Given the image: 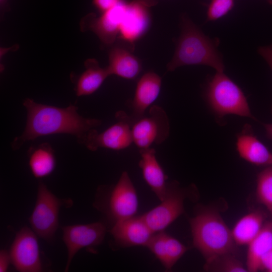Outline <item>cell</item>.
<instances>
[{"label": "cell", "instance_id": "6da1fadb", "mask_svg": "<svg viewBox=\"0 0 272 272\" xmlns=\"http://www.w3.org/2000/svg\"><path fill=\"white\" fill-rule=\"evenodd\" d=\"M23 104L27 111L26 124L23 133L12 143L14 150L28 141L54 134H72L82 144L87 133L101 124L99 119L80 115L78 107L73 104L60 108L38 103L28 98Z\"/></svg>", "mask_w": 272, "mask_h": 272}, {"label": "cell", "instance_id": "7a4b0ae2", "mask_svg": "<svg viewBox=\"0 0 272 272\" xmlns=\"http://www.w3.org/2000/svg\"><path fill=\"white\" fill-rule=\"evenodd\" d=\"M181 33L174 55L167 63L168 71L188 65H205L223 72L225 65L217 47L219 41L206 36L186 15L180 22Z\"/></svg>", "mask_w": 272, "mask_h": 272}, {"label": "cell", "instance_id": "3957f363", "mask_svg": "<svg viewBox=\"0 0 272 272\" xmlns=\"http://www.w3.org/2000/svg\"><path fill=\"white\" fill-rule=\"evenodd\" d=\"M193 246L204 257L206 265L235 249L231 231L216 211H199L189 220Z\"/></svg>", "mask_w": 272, "mask_h": 272}, {"label": "cell", "instance_id": "277c9868", "mask_svg": "<svg viewBox=\"0 0 272 272\" xmlns=\"http://www.w3.org/2000/svg\"><path fill=\"white\" fill-rule=\"evenodd\" d=\"M206 97L218 117L235 114L255 119L240 88L223 72H217L208 84Z\"/></svg>", "mask_w": 272, "mask_h": 272}, {"label": "cell", "instance_id": "5b68a950", "mask_svg": "<svg viewBox=\"0 0 272 272\" xmlns=\"http://www.w3.org/2000/svg\"><path fill=\"white\" fill-rule=\"evenodd\" d=\"M72 203L71 199L58 198L42 182H39L35 207L29 219L32 229L40 238L51 242L58 227L60 207H70Z\"/></svg>", "mask_w": 272, "mask_h": 272}, {"label": "cell", "instance_id": "8992f818", "mask_svg": "<svg viewBox=\"0 0 272 272\" xmlns=\"http://www.w3.org/2000/svg\"><path fill=\"white\" fill-rule=\"evenodd\" d=\"M133 143L139 151L159 145L168 137L170 124L168 116L160 106L153 105L148 115L135 121L131 126Z\"/></svg>", "mask_w": 272, "mask_h": 272}, {"label": "cell", "instance_id": "52a82bcc", "mask_svg": "<svg viewBox=\"0 0 272 272\" xmlns=\"http://www.w3.org/2000/svg\"><path fill=\"white\" fill-rule=\"evenodd\" d=\"M117 122L101 132L90 130L82 143L89 150L95 151L100 148L119 151L129 147L133 143L129 116L124 111H118L115 116Z\"/></svg>", "mask_w": 272, "mask_h": 272}, {"label": "cell", "instance_id": "ba28073f", "mask_svg": "<svg viewBox=\"0 0 272 272\" xmlns=\"http://www.w3.org/2000/svg\"><path fill=\"white\" fill-rule=\"evenodd\" d=\"M186 196L185 190L176 181L167 182L161 203L141 216L154 233L164 231L184 213Z\"/></svg>", "mask_w": 272, "mask_h": 272}, {"label": "cell", "instance_id": "9c48e42d", "mask_svg": "<svg viewBox=\"0 0 272 272\" xmlns=\"http://www.w3.org/2000/svg\"><path fill=\"white\" fill-rule=\"evenodd\" d=\"M37 235L27 227L16 234L11 245V262L20 272H40L43 270Z\"/></svg>", "mask_w": 272, "mask_h": 272}, {"label": "cell", "instance_id": "30bf717a", "mask_svg": "<svg viewBox=\"0 0 272 272\" xmlns=\"http://www.w3.org/2000/svg\"><path fill=\"white\" fill-rule=\"evenodd\" d=\"M62 240L67 250V259L64 271H67L76 254L83 248H92L103 241L106 231L105 225L100 222L88 224L63 226Z\"/></svg>", "mask_w": 272, "mask_h": 272}, {"label": "cell", "instance_id": "8fae6325", "mask_svg": "<svg viewBox=\"0 0 272 272\" xmlns=\"http://www.w3.org/2000/svg\"><path fill=\"white\" fill-rule=\"evenodd\" d=\"M107 213L114 223L134 216L139 206L135 188L128 173L123 171L108 198Z\"/></svg>", "mask_w": 272, "mask_h": 272}, {"label": "cell", "instance_id": "7c38bea8", "mask_svg": "<svg viewBox=\"0 0 272 272\" xmlns=\"http://www.w3.org/2000/svg\"><path fill=\"white\" fill-rule=\"evenodd\" d=\"M126 3L121 0L115 6L102 13L98 17L93 14L87 15L81 22L82 30L92 31L103 44L112 45L118 35Z\"/></svg>", "mask_w": 272, "mask_h": 272}, {"label": "cell", "instance_id": "4fadbf2b", "mask_svg": "<svg viewBox=\"0 0 272 272\" xmlns=\"http://www.w3.org/2000/svg\"><path fill=\"white\" fill-rule=\"evenodd\" d=\"M116 246H145L154 233L142 216H133L114 223L110 229Z\"/></svg>", "mask_w": 272, "mask_h": 272}, {"label": "cell", "instance_id": "5bb4252c", "mask_svg": "<svg viewBox=\"0 0 272 272\" xmlns=\"http://www.w3.org/2000/svg\"><path fill=\"white\" fill-rule=\"evenodd\" d=\"M148 8L138 0L126 3L118 36L132 47H134V42L146 33L150 26L151 17Z\"/></svg>", "mask_w": 272, "mask_h": 272}, {"label": "cell", "instance_id": "9a60e30c", "mask_svg": "<svg viewBox=\"0 0 272 272\" xmlns=\"http://www.w3.org/2000/svg\"><path fill=\"white\" fill-rule=\"evenodd\" d=\"M161 78L153 72L143 75L138 81L131 102L132 123L145 115L146 110L157 99L161 90Z\"/></svg>", "mask_w": 272, "mask_h": 272}, {"label": "cell", "instance_id": "2e32d148", "mask_svg": "<svg viewBox=\"0 0 272 272\" xmlns=\"http://www.w3.org/2000/svg\"><path fill=\"white\" fill-rule=\"evenodd\" d=\"M166 271L171 270L188 248L164 231L154 233L146 245Z\"/></svg>", "mask_w": 272, "mask_h": 272}, {"label": "cell", "instance_id": "e0dca14e", "mask_svg": "<svg viewBox=\"0 0 272 272\" xmlns=\"http://www.w3.org/2000/svg\"><path fill=\"white\" fill-rule=\"evenodd\" d=\"M236 148L240 156L256 166L272 165V153L253 133L251 127L245 125L238 135Z\"/></svg>", "mask_w": 272, "mask_h": 272}, {"label": "cell", "instance_id": "ac0fdd59", "mask_svg": "<svg viewBox=\"0 0 272 272\" xmlns=\"http://www.w3.org/2000/svg\"><path fill=\"white\" fill-rule=\"evenodd\" d=\"M139 151L141 159L139 165L143 178L161 201L165 195L167 176L157 159L154 149L150 148Z\"/></svg>", "mask_w": 272, "mask_h": 272}, {"label": "cell", "instance_id": "d6986e66", "mask_svg": "<svg viewBox=\"0 0 272 272\" xmlns=\"http://www.w3.org/2000/svg\"><path fill=\"white\" fill-rule=\"evenodd\" d=\"M110 75H116L127 80L136 78L142 71L140 59L128 50L119 46L112 47L108 52Z\"/></svg>", "mask_w": 272, "mask_h": 272}, {"label": "cell", "instance_id": "ffe728a7", "mask_svg": "<svg viewBox=\"0 0 272 272\" xmlns=\"http://www.w3.org/2000/svg\"><path fill=\"white\" fill-rule=\"evenodd\" d=\"M84 65L86 69L79 76L75 85V92L79 97L94 93L110 76L107 67H101L95 58L87 59Z\"/></svg>", "mask_w": 272, "mask_h": 272}, {"label": "cell", "instance_id": "44dd1931", "mask_svg": "<svg viewBox=\"0 0 272 272\" xmlns=\"http://www.w3.org/2000/svg\"><path fill=\"white\" fill-rule=\"evenodd\" d=\"M246 259L247 271L261 269L262 257L272 250V223L264 224L258 235L248 245Z\"/></svg>", "mask_w": 272, "mask_h": 272}, {"label": "cell", "instance_id": "7402d4cb", "mask_svg": "<svg viewBox=\"0 0 272 272\" xmlns=\"http://www.w3.org/2000/svg\"><path fill=\"white\" fill-rule=\"evenodd\" d=\"M264 217L259 212L248 213L240 218L231 230L236 245H248L258 235L263 224Z\"/></svg>", "mask_w": 272, "mask_h": 272}, {"label": "cell", "instance_id": "603a6c76", "mask_svg": "<svg viewBox=\"0 0 272 272\" xmlns=\"http://www.w3.org/2000/svg\"><path fill=\"white\" fill-rule=\"evenodd\" d=\"M55 158L51 146L42 144L30 150L29 164L33 175L37 178L50 174L55 167Z\"/></svg>", "mask_w": 272, "mask_h": 272}, {"label": "cell", "instance_id": "cb8c5ba5", "mask_svg": "<svg viewBox=\"0 0 272 272\" xmlns=\"http://www.w3.org/2000/svg\"><path fill=\"white\" fill-rule=\"evenodd\" d=\"M256 195L258 201L272 214V165L268 166L258 174Z\"/></svg>", "mask_w": 272, "mask_h": 272}, {"label": "cell", "instance_id": "d4e9b609", "mask_svg": "<svg viewBox=\"0 0 272 272\" xmlns=\"http://www.w3.org/2000/svg\"><path fill=\"white\" fill-rule=\"evenodd\" d=\"M228 254L222 256L212 263L206 265L213 270L223 272H245L247 271L243 264L236 258Z\"/></svg>", "mask_w": 272, "mask_h": 272}, {"label": "cell", "instance_id": "484cf974", "mask_svg": "<svg viewBox=\"0 0 272 272\" xmlns=\"http://www.w3.org/2000/svg\"><path fill=\"white\" fill-rule=\"evenodd\" d=\"M235 0H211L207 12V21H214L226 15L234 7Z\"/></svg>", "mask_w": 272, "mask_h": 272}, {"label": "cell", "instance_id": "4316f807", "mask_svg": "<svg viewBox=\"0 0 272 272\" xmlns=\"http://www.w3.org/2000/svg\"><path fill=\"white\" fill-rule=\"evenodd\" d=\"M121 0H92L94 6L103 13L117 5Z\"/></svg>", "mask_w": 272, "mask_h": 272}, {"label": "cell", "instance_id": "83f0119b", "mask_svg": "<svg viewBox=\"0 0 272 272\" xmlns=\"http://www.w3.org/2000/svg\"><path fill=\"white\" fill-rule=\"evenodd\" d=\"M258 52L265 59L272 71V44L259 47Z\"/></svg>", "mask_w": 272, "mask_h": 272}, {"label": "cell", "instance_id": "f1b7e54d", "mask_svg": "<svg viewBox=\"0 0 272 272\" xmlns=\"http://www.w3.org/2000/svg\"><path fill=\"white\" fill-rule=\"evenodd\" d=\"M11 262L10 253L5 249L0 251V272L7 271Z\"/></svg>", "mask_w": 272, "mask_h": 272}, {"label": "cell", "instance_id": "f546056e", "mask_svg": "<svg viewBox=\"0 0 272 272\" xmlns=\"http://www.w3.org/2000/svg\"><path fill=\"white\" fill-rule=\"evenodd\" d=\"M272 272V250L266 253L262 258L261 269Z\"/></svg>", "mask_w": 272, "mask_h": 272}, {"label": "cell", "instance_id": "4dcf8cb0", "mask_svg": "<svg viewBox=\"0 0 272 272\" xmlns=\"http://www.w3.org/2000/svg\"><path fill=\"white\" fill-rule=\"evenodd\" d=\"M263 126L265 129L266 136L268 139L272 140V123L264 124Z\"/></svg>", "mask_w": 272, "mask_h": 272}, {"label": "cell", "instance_id": "1f68e13d", "mask_svg": "<svg viewBox=\"0 0 272 272\" xmlns=\"http://www.w3.org/2000/svg\"><path fill=\"white\" fill-rule=\"evenodd\" d=\"M138 1L148 7L154 6L157 3V0H138Z\"/></svg>", "mask_w": 272, "mask_h": 272}, {"label": "cell", "instance_id": "d6a6232c", "mask_svg": "<svg viewBox=\"0 0 272 272\" xmlns=\"http://www.w3.org/2000/svg\"><path fill=\"white\" fill-rule=\"evenodd\" d=\"M7 0H0V5L1 7H3L7 3Z\"/></svg>", "mask_w": 272, "mask_h": 272}, {"label": "cell", "instance_id": "836d02e7", "mask_svg": "<svg viewBox=\"0 0 272 272\" xmlns=\"http://www.w3.org/2000/svg\"><path fill=\"white\" fill-rule=\"evenodd\" d=\"M267 2L272 5V0H267Z\"/></svg>", "mask_w": 272, "mask_h": 272}, {"label": "cell", "instance_id": "e575fe53", "mask_svg": "<svg viewBox=\"0 0 272 272\" xmlns=\"http://www.w3.org/2000/svg\"><path fill=\"white\" fill-rule=\"evenodd\" d=\"M271 111H272V107H271Z\"/></svg>", "mask_w": 272, "mask_h": 272}]
</instances>
